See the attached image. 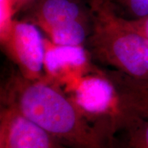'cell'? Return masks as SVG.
Here are the masks:
<instances>
[{
	"mask_svg": "<svg viewBox=\"0 0 148 148\" xmlns=\"http://www.w3.org/2000/svg\"><path fill=\"white\" fill-rule=\"evenodd\" d=\"M2 98L68 148H110L111 121L86 114L69 95L46 78L12 77Z\"/></svg>",
	"mask_w": 148,
	"mask_h": 148,
	"instance_id": "1",
	"label": "cell"
},
{
	"mask_svg": "<svg viewBox=\"0 0 148 148\" xmlns=\"http://www.w3.org/2000/svg\"><path fill=\"white\" fill-rule=\"evenodd\" d=\"M92 30L87 39L97 60L136 78H148V40L115 13L106 0H90Z\"/></svg>",
	"mask_w": 148,
	"mask_h": 148,
	"instance_id": "2",
	"label": "cell"
},
{
	"mask_svg": "<svg viewBox=\"0 0 148 148\" xmlns=\"http://www.w3.org/2000/svg\"><path fill=\"white\" fill-rule=\"evenodd\" d=\"M1 36V42L20 74L32 81L45 78V44L39 27L32 22L13 20Z\"/></svg>",
	"mask_w": 148,
	"mask_h": 148,
	"instance_id": "3",
	"label": "cell"
},
{
	"mask_svg": "<svg viewBox=\"0 0 148 148\" xmlns=\"http://www.w3.org/2000/svg\"><path fill=\"white\" fill-rule=\"evenodd\" d=\"M67 92L86 114L95 119L113 121L119 112L115 89L104 71L95 69L86 74Z\"/></svg>",
	"mask_w": 148,
	"mask_h": 148,
	"instance_id": "4",
	"label": "cell"
},
{
	"mask_svg": "<svg viewBox=\"0 0 148 148\" xmlns=\"http://www.w3.org/2000/svg\"><path fill=\"white\" fill-rule=\"evenodd\" d=\"M45 78L64 92L86 74L95 71L89 61V55L82 45H58L45 39Z\"/></svg>",
	"mask_w": 148,
	"mask_h": 148,
	"instance_id": "5",
	"label": "cell"
},
{
	"mask_svg": "<svg viewBox=\"0 0 148 148\" xmlns=\"http://www.w3.org/2000/svg\"><path fill=\"white\" fill-rule=\"evenodd\" d=\"M0 148H68L36 123L13 108L0 115Z\"/></svg>",
	"mask_w": 148,
	"mask_h": 148,
	"instance_id": "6",
	"label": "cell"
},
{
	"mask_svg": "<svg viewBox=\"0 0 148 148\" xmlns=\"http://www.w3.org/2000/svg\"><path fill=\"white\" fill-rule=\"evenodd\" d=\"M113 84L121 112L148 119V78H136L117 70L104 71Z\"/></svg>",
	"mask_w": 148,
	"mask_h": 148,
	"instance_id": "7",
	"label": "cell"
},
{
	"mask_svg": "<svg viewBox=\"0 0 148 148\" xmlns=\"http://www.w3.org/2000/svg\"><path fill=\"white\" fill-rule=\"evenodd\" d=\"M30 21L43 32L78 20H88L76 0H41L32 8Z\"/></svg>",
	"mask_w": 148,
	"mask_h": 148,
	"instance_id": "8",
	"label": "cell"
},
{
	"mask_svg": "<svg viewBox=\"0 0 148 148\" xmlns=\"http://www.w3.org/2000/svg\"><path fill=\"white\" fill-rule=\"evenodd\" d=\"M110 148H148V119L119 111L113 120Z\"/></svg>",
	"mask_w": 148,
	"mask_h": 148,
	"instance_id": "9",
	"label": "cell"
},
{
	"mask_svg": "<svg viewBox=\"0 0 148 148\" xmlns=\"http://www.w3.org/2000/svg\"><path fill=\"white\" fill-rule=\"evenodd\" d=\"M53 44L64 46L82 45L89 37L88 20H78L53 27L45 32Z\"/></svg>",
	"mask_w": 148,
	"mask_h": 148,
	"instance_id": "10",
	"label": "cell"
},
{
	"mask_svg": "<svg viewBox=\"0 0 148 148\" xmlns=\"http://www.w3.org/2000/svg\"><path fill=\"white\" fill-rule=\"evenodd\" d=\"M112 7L121 8L130 19H138L148 16V0H106Z\"/></svg>",
	"mask_w": 148,
	"mask_h": 148,
	"instance_id": "11",
	"label": "cell"
},
{
	"mask_svg": "<svg viewBox=\"0 0 148 148\" xmlns=\"http://www.w3.org/2000/svg\"><path fill=\"white\" fill-rule=\"evenodd\" d=\"M127 19V23L134 31L148 40V16L138 19Z\"/></svg>",
	"mask_w": 148,
	"mask_h": 148,
	"instance_id": "12",
	"label": "cell"
},
{
	"mask_svg": "<svg viewBox=\"0 0 148 148\" xmlns=\"http://www.w3.org/2000/svg\"><path fill=\"white\" fill-rule=\"evenodd\" d=\"M40 1L41 0H8L14 14H16L18 11L27 8H32Z\"/></svg>",
	"mask_w": 148,
	"mask_h": 148,
	"instance_id": "13",
	"label": "cell"
}]
</instances>
